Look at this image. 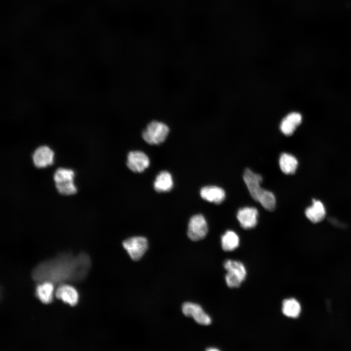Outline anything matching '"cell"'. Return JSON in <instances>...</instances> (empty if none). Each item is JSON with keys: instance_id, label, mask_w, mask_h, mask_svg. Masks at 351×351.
Masks as SVG:
<instances>
[{"instance_id": "6da1fadb", "label": "cell", "mask_w": 351, "mask_h": 351, "mask_svg": "<svg viewBox=\"0 0 351 351\" xmlns=\"http://www.w3.org/2000/svg\"><path fill=\"white\" fill-rule=\"evenodd\" d=\"M90 256L85 253L74 255L62 253L39 263L32 270V279L38 283L49 282L60 285L81 281L89 273Z\"/></svg>"}, {"instance_id": "7a4b0ae2", "label": "cell", "mask_w": 351, "mask_h": 351, "mask_svg": "<svg viewBox=\"0 0 351 351\" xmlns=\"http://www.w3.org/2000/svg\"><path fill=\"white\" fill-rule=\"evenodd\" d=\"M243 179L253 198L266 210L273 211L275 207V197L271 192L260 187L261 176L247 168L244 172Z\"/></svg>"}, {"instance_id": "3957f363", "label": "cell", "mask_w": 351, "mask_h": 351, "mask_svg": "<svg viewBox=\"0 0 351 351\" xmlns=\"http://www.w3.org/2000/svg\"><path fill=\"white\" fill-rule=\"evenodd\" d=\"M170 133L169 126L163 122L154 120L146 126L142 133V137L148 144L159 145L167 139Z\"/></svg>"}, {"instance_id": "277c9868", "label": "cell", "mask_w": 351, "mask_h": 351, "mask_svg": "<svg viewBox=\"0 0 351 351\" xmlns=\"http://www.w3.org/2000/svg\"><path fill=\"white\" fill-rule=\"evenodd\" d=\"M74 171L71 169L58 168L55 172L53 177L55 186L59 193L71 195L77 192L74 183Z\"/></svg>"}, {"instance_id": "5b68a950", "label": "cell", "mask_w": 351, "mask_h": 351, "mask_svg": "<svg viewBox=\"0 0 351 351\" xmlns=\"http://www.w3.org/2000/svg\"><path fill=\"white\" fill-rule=\"evenodd\" d=\"M122 245L133 260H139L148 249V241L145 237L135 236L125 240Z\"/></svg>"}, {"instance_id": "8992f818", "label": "cell", "mask_w": 351, "mask_h": 351, "mask_svg": "<svg viewBox=\"0 0 351 351\" xmlns=\"http://www.w3.org/2000/svg\"><path fill=\"white\" fill-rule=\"evenodd\" d=\"M208 232V226L204 217L200 214L193 216L188 224L187 234L193 241L203 239Z\"/></svg>"}, {"instance_id": "52a82bcc", "label": "cell", "mask_w": 351, "mask_h": 351, "mask_svg": "<svg viewBox=\"0 0 351 351\" xmlns=\"http://www.w3.org/2000/svg\"><path fill=\"white\" fill-rule=\"evenodd\" d=\"M54 151L47 145L37 147L32 155L33 162L37 168H43L53 164Z\"/></svg>"}, {"instance_id": "ba28073f", "label": "cell", "mask_w": 351, "mask_h": 351, "mask_svg": "<svg viewBox=\"0 0 351 351\" xmlns=\"http://www.w3.org/2000/svg\"><path fill=\"white\" fill-rule=\"evenodd\" d=\"M182 310L185 316L193 317L198 324L207 326L211 323V318L198 304L185 302L182 305Z\"/></svg>"}, {"instance_id": "9c48e42d", "label": "cell", "mask_w": 351, "mask_h": 351, "mask_svg": "<svg viewBox=\"0 0 351 351\" xmlns=\"http://www.w3.org/2000/svg\"><path fill=\"white\" fill-rule=\"evenodd\" d=\"M149 165V158L143 152L133 151L128 153L127 165L132 171L136 173L142 172Z\"/></svg>"}, {"instance_id": "30bf717a", "label": "cell", "mask_w": 351, "mask_h": 351, "mask_svg": "<svg viewBox=\"0 0 351 351\" xmlns=\"http://www.w3.org/2000/svg\"><path fill=\"white\" fill-rule=\"evenodd\" d=\"M258 211L254 207H244L238 210L237 218L241 226L248 229L254 227L257 222Z\"/></svg>"}, {"instance_id": "8fae6325", "label": "cell", "mask_w": 351, "mask_h": 351, "mask_svg": "<svg viewBox=\"0 0 351 351\" xmlns=\"http://www.w3.org/2000/svg\"><path fill=\"white\" fill-rule=\"evenodd\" d=\"M56 297L70 306H74L78 301L77 291L72 286L65 284L59 285L55 292Z\"/></svg>"}, {"instance_id": "7c38bea8", "label": "cell", "mask_w": 351, "mask_h": 351, "mask_svg": "<svg viewBox=\"0 0 351 351\" xmlns=\"http://www.w3.org/2000/svg\"><path fill=\"white\" fill-rule=\"evenodd\" d=\"M201 197L204 200L215 204H220L225 198L224 190L215 186L203 187L200 192Z\"/></svg>"}, {"instance_id": "4fadbf2b", "label": "cell", "mask_w": 351, "mask_h": 351, "mask_svg": "<svg viewBox=\"0 0 351 351\" xmlns=\"http://www.w3.org/2000/svg\"><path fill=\"white\" fill-rule=\"evenodd\" d=\"M302 116L296 112H292L287 115L282 120L280 130L285 135L290 136L294 132L296 127L301 123Z\"/></svg>"}, {"instance_id": "5bb4252c", "label": "cell", "mask_w": 351, "mask_h": 351, "mask_svg": "<svg viewBox=\"0 0 351 351\" xmlns=\"http://www.w3.org/2000/svg\"><path fill=\"white\" fill-rule=\"evenodd\" d=\"M54 286L49 282L39 283L36 288V296L43 304L51 303L53 299Z\"/></svg>"}, {"instance_id": "9a60e30c", "label": "cell", "mask_w": 351, "mask_h": 351, "mask_svg": "<svg viewBox=\"0 0 351 351\" xmlns=\"http://www.w3.org/2000/svg\"><path fill=\"white\" fill-rule=\"evenodd\" d=\"M305 214L311 222L317 223L324 218L326 215L325 208L321 201L313 199L312 205L306 210Z\"/></svg>"}, {"instance_id": "2e32d148", "label": "cell", "mask_w": 351, "mask_h": 351, "mask_svg": "<svg viewBox=\"0 0 351 351\" xmlns=\"http://www.w3.org/2000/svg\"><path fill=\"white\" fill-rule=\"evenodd\" d=\"M173 181L171 175L167 171L161 172L156 177L154 187L156 191L165 192L173 188Z\"/></svg>"}, {"instance_id": "e0dca14e", "label": "cell", "mask_w": 351, "mask_h": 351, "mask_svg": "<svg viewBox=\"0 0 351 351\" xmlns=\"http://www.w3.org/2000/svg\"><path fill=\"white\" fill-rule=\"evenodd\" d=\"M279 164L280 169L284 174H293L297 168L298 161L292 155L283 153L280 156Z\"/></svg>"}, {"instance_id": "ac0fdd59", "label": "cell", "mask_w": 351, "mask_h": 351, "mask_svg": "<svg viewBox=\"0 0 351 351\" xmlns=\"http://www.w3.org/2000/svg\"><path fill=\"white\" fill-rule=\"evenodd\" d=\"M301 305L299 302L294 298L285 299L282 303V312L286 316L296 318L301 312Z\"/></svg>"}, {"instance_id": "d6986e66", "label": "cell", "mask_w": 351, "mask_h": 351, "mask_svg": "<svg viewBox=\"0 0 351 351\" xmlns=\"http://www.w3.org/2000/svg\"><path fill=\"white\" fill-rule=\"evenodd\" d=\"M238 236L232 231H227L221 237V246L223 250L232 251L239 245Z\"/></svg>"}, {"instance_id": "ffe728a7", "label": "cell", "mask_w": 351, "mask_h": 351, "mask_svg": "<svg viewBox=\"0 0 351 351\" xmlns=\"http://www.w3.org/2000/svg\"><path fill=\"white\" fill-rule=\"evenodd\" d=\"M224 268L227 272L236 274L241 277L244 280L246 276V270L240 261L232 260H227L223 264Z\"/></svg>"}, {"instance_id": "44dd1931", "label": "cell", "mask_w": 351, "mask_h": 351, "mask_svg": "<svg viewBox=\"0 0 351 351\" xmlns=\"http://www.w3.org/2000/svg\"><path fill=\"white\" fill-rule=\"evenodd\" d=\"M225 280L227 285L230 288L238 287L244 281L238 275L229 272H227L225 275Z\"/></svg>"}, {"instance_id": "7402d4cb", "label": "cell", "mask_w": 351, "mask_h": 351, "mask_svg": "<svg viewBox=\"0 0 351 351\" xmlns=\"http://www.w3.org/2000/svg\"><path fill=\"white\" fill-rule=\"evenodd\" d=\"M206 350H207V351H218V350L217 349H215V348H209V349H207Z\"/></svg>"}]
</instances>
